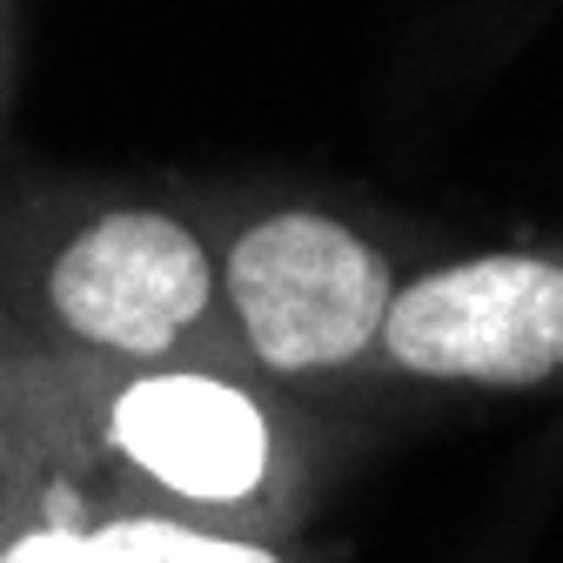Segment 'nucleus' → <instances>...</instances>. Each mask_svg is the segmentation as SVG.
<instances>
[{
  "label": "nucleus",
  "instance_id": "f03ea898",
  "mask_svg": "<svg viewBox=\"0 0 563 563\" xmlns=\"http://www.w3.org/2000/svg\"><path fill=\"white\" fill-rule=\"evenodd\" d=\"M383 335L416 376L543 383L563 369V268L537 255L456 262L396 296Z\"/></svg>",
  "mask_w": 563,
  "mask_h": 563
},
{
  "label": "nucleus",
  "instance_id": "20e7f679",
  "mask_svg": "<svg viewBox=\"0 0 563 563\" xmlns=\"http://www.w3.org/2000/svg\"><path fill=\"white\" fill-rule=\"evenodd\" d=\"M114 437L121 450L162 476L168 489L195 504H235L262 483L268 437L249 396L208 383V376H155L134 383L114 409Z\"/></svg>",
  "mask_w": 563,
  "mask_h": 563
},
{
  "label": "nucleus",
  "instance_id": "f257e3e1",
  "mask_svg": "<svg viewBox=\"0 0 563 563\" xmlns=\"http://www.w3.org/2000/svg\"><path fill=\"white\" fill-rule=\"evenodd\" d=\"M229 296L262 363L322 369L376 342L389 316V268L376 249L322 216H275L242 235L229 262Z\"/></svg>",
  "mask_w": 563,
  "mask_h": 563
},
{
  "label": "nucleus",
  "instance_id": "39448f33",
  "mask_svg": "<svg viewBox=\"0 0 563 563\" xmlns=\"http://www.w3.org/2000/svg\"><path fill=\"white\" fill-rule=\"evenodd\" d=\"M0 563H275L249 543H216L175 523H121L101 537H75V530H41L27 543H14Z\"/></svg>",
  "mask_w": 563,
  "mask_h": 563
},
{
  "label": "nucleus",
  "instance_id": "7ed1b4c3",
  "mask_svg": "<svg viewBox=\"0 0 563 563\" xmlns=\"http://www.w3.org/2000/svg\"><path fill=\"white\" fill-rule=\"evenodd\" d=\"M47 296L88 342L148 356L208 302V262L168 216H108L54 262Z\"/></svg>",
  "mask_w": 563,
  "mask_h": 563
}]
</instances>
